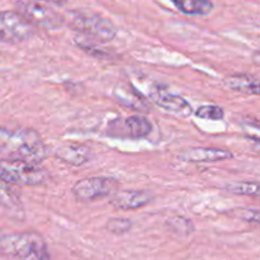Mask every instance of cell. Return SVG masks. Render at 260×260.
Wrapping results in <instances>:
<instances>
[{
  "instance_id": "7",
  "label": "cell",
  "mask_w": 260,
  "mask_h": 260,
  "mask_svg": "<svg viewBox=\"0 0 260 260\" xmlns=\"http://www.w3.org/2000/svg\"><path fill=\"white\" fill-rule=\"evenodd\" d=\"M33 33V25L29 24L18 12H0V41L8 43L23 42L29 40Z\"/></svg>"
},
{
  "instance_id": "16",
  "label": "cell",
  "mask_w": 260,
  "mask_h": 260,
  "mask_svg": "<svg viewBox=\"0 0 260 260\" xmlns=\"http://www.w3.org/2000/svg\"><path fill=\"white\" fill-rule=\"evenodd\" d=\"M0 206L8 210H15L20 206L19 192L2 178H0Z\"/></svg>"
},
{
  "instance_id": "4",
  "label": "cell",
  "mask_w": 260,
  "mask_h": 260,
  "mask_svg": "<svg viewBox=\"0 0 260 260\" xmlns=\"http://www.w3.org/2000/svg\"><path fill=\"white\" fill-rule=\"evenodd\" d=\"M5 250L18 260H51L47 244L37 233L25 231L3 239Z\"/></svg>"
},
{
  "instance_id": "3",
  "label": "cell",
  "mask_w": 260,
  "mask_h": 260,
  "mask_svg": "<svg viewBox=\"0 0 260 260\" xmlns=\"http://www.w3.org/2000/svg\"><path fill=\"white\" fill-rule=\"evenodd\" d=\"M0 178L13 187H35L47 180L48 174L40 165L20 160H0Z\"/></svg>"
},
{
  "instance_id": "19",
  "label": "cell",
  "mask_w": 260,
  "mask_h": 260,
  "mask_svg": "<svg viewBox=\"0 0 260 260\" xmlns=\"http://www.w3.org/2000/svg\"><path fill=\"white\" fill-rule=\"evenodd\" d=\"M168 223H169V226L173 230H175L179 234H184V235H189V234L194 230V226H193L192 221L187 220V218L184 217H180V216L179 217L177 216V217L170 218V220L168 221Z\"/></svg>"
},
{
  "instance_id": "20",
  "label": "cell",
  "mask_w": 260,
  "mask_h": 260,
  "mask_svg": "<svg viewBox=\"0 0 260 260\" xmlns=\"http://www.w3.org/2000/svg\"><path fill=\"white\" fill-rule=\"evenodd\" d=\"M131 221L126 220V218H112V220L108 221L107 229L111 233L117 234V235H123L124 233H127L131 229Z\"/></svg>"
},
{
  "instance_id": "2",
  "label": "cell",
  "mask_w": 260,
  "mask_h": 260,
  "mask_svg": "<svg viewBox=\"0 0 260 260\" xmlns=\"http://www.w3.org/2000/svg\"><path fill=\"white\" fill-rule=\"evenodd\" d=\"M69 23L76 32L96 42H109L117 35V28L109 19L93 10H74Z\"/></svg>"
},
{
  "instance_id": "9",
  "label": "cell",
  "mask_w": 260,
  "mask_h": 260,
  "mask_svg": "<svg viewBox=\"0 0 260 260\" xmlns=\"http://www.w3.org/2000/svg\"><path fill=\"white\" fill-rule=\"evenodd\" d=\"M150 98L160 108H162L168 113L173 114V116L180 117V118H187L193 112L190 104L184 98L177 95V94L170 93L168 90H164L160 86L151 91Z\"/></svg>"
},
{
  "instance_id": "5",
  "label": "cell",
  "mask_w": 260,
  "mask_h": 260,
  "mask_svg": "<svg viewBox=\"0 0 260 260\" xmlns=\"http://www.w3.org/2000/svg\"><path fill=\"white\" fill-rule=\"evenodd\" d=\"M117 180L107 177H90L78 180L73 187V194L79 202L91 203L113 194Z\"/></svg>"
},
{
  "instance_id": "12",
  "label": "cell",
  "mask_w": 260,
  "mask_h": 260,
  "mask_svg": "<svg viewBox=\"0 0 260 260\" xmlns=\"http://www.w3.org/2000/svg\"><path fill=\"white\" fill-rule=\"evenodd\" d=\"M233 154L230 151L212 147H193L182 154V159L190 162H213L221 160L231 159Z\"/></svg>"
},
{
  "instance_id": "21",
  "label": "cell",
  "mask_w": 260,
  "mask_h": 260,
  "mask_svg": "<svg viewBox=\"0 0 260 260\" xmlns=\"http://www.w3.org/2000/svg\"><path fill=\"white\" fill-rule=\"evenodd\" d=\"M240 217L244 218V220L249 221V222H254V223L259 222L258 210H241Z\"/></svg>"
},
{
  "instance_id": "13",
  "label": "cell",
  "mask_w": 260,
  "mask_h": 260,
  "mask_svg": "<svg viewBox=\"0 0 260 260\" xmlns=\"http://www.w3.org/2000/svg\"><path fill=\"white\" fill-rule=\"evenodd\" d=\"M229 89L246 95H258L259 94V80L256 76L251 74H234L226 76L223 80Z\"/></svg>"
},
{
  "instance_id": "17",
  "label": "cell",
  "mask_w": 260,
  "mask_h": 260,
  "mask_svg": "<svg viewBox=\"0 0 260 260\" xmlns=\"http://www.w3.org/2000/svg\"><path fill=\"white\" fill-rule=\"evenodd\" d=\"M226 190H229L233 194L253 196V197H256L259 193V184L256 182L231 183V184L226 185Z\"/></svg>"
},
{
  "instance_id": "1",
  "label": "cell",
  "mask_w": 260,
  "mask_h": 260,
  "mask_svg": "<svg viewBox=\"0 0 260 260\" xmlns=\"http://www.w3.org/2000/svg\"><path fill=\"white\" fill-rule=\"evenodd\" d=\"M0 154L8 159L38 165L47 156V149L37 131L24 127H0Z\"/></svg>"
},
{
  "instance_id": "18",
  "label": "cell",
  "mask_w": 260,
  "mask_h": 260,
  "mask_svg": "<svg viewBox=\"0 0 260 260\" xmlns=\"http://www.w3.org/2000/svg\"><path fill=\"white\" fill-rule=\"evenodd\" d=\"M223 109L218 106H202L196 111V116L198 118L203 119H211V121H220L223 118Z\"/></svg>"
},
{
  "instance_id": "10",
  "label": "cell",
  "mask_w": 260,
  "mask_h": 260,
  "mask_svg": "<svg viewBox=\"0 0 260 260\" xmlns=\"http://www.w3.org/2000/svg\"><path fill=\"white\" fill-rule=\"evenodd\" d=\"M154 200V196L149 190H119L113 194L111 205L121 211H131L145 207Z\"/></svg>"
},
{
  "instance_id": "6",
  "label": "cell",
  "mask_w": 260,
  "mask_h": 260,
  "mask_svg": "<svg viewBox=\"0 0 260 260\" xmlns=\"http://www.w3.org/2000/svg\"><path fill=\"white\" fill-rule=\"evenodd\" d=\"M18 13L27 20L29 24L38 25L46 29H55L61 27L63 23L62 17L55 9L47 4L35 2H19L17 3Z\"/></svg>"
},
{
  "instance_id": "11",
  "label": "cell",
  "mask_w": 260,
  "mask_h": 260,
  "mask_svg": "<svg viewBox=\"0 0 260 260\" xmlns=\"http://www.w3.org/2000/svg\"><path fill=\"white\" fill-rule=\"evenodd\" d=\"M91 149L84 144H75V142H68L62 144L56 149V156L60 160L65 161L66 164L80 167L88 162L91 159Z\"/></svg>"
},
{
  "instance_id": "8",
  "label": "cell",
  "mask_w": 260,
  "mask_h": 260,
  "mask_svg": "<svg viewBox=\"0 0 260 260\" xmlns=\"http://www.w3.org/2000/svg\"><path fill=\"white\" fill-rule=\"evenodd\" d=\"M152 131V124L144 116H129L126 118L114 119L109 123L107 134L113 137L144 139Z\"/></svg>"
},
{
  "instance_id": "15",
  "label": "cell",
  "mask_w": 260,
  "mask_h": 260,
  "mask_svg": "<svg viewBox=\"0 0 260 260\" xmlns=\"http://www.w3.org/2000/svg\"><path fill=\"white\" fill-rule=\"evenodd\" d=\"M114 95H116L117 101H118L119 103L128 107V108H134L136 109V111L146 109L144 101H142L131 88H127V86L123 85L117 86V88L114 89Z\"/></svg>"
},
{
  "instance_id": "14",
  "label": "cell",
  "mask_w": 260,
  "mask_h": 260,
  "mask_svg": "<svg viewBox=\"0 0 260 260\" xmlns=\"http://www.w3.org/2000/svg\"><path fill=\"white\" fill-rule=\"evenodd\" d=\"M173 4L184 14L206 15L213 9V4L207 0H174Z\"/></svg>"
}]
</instances>
